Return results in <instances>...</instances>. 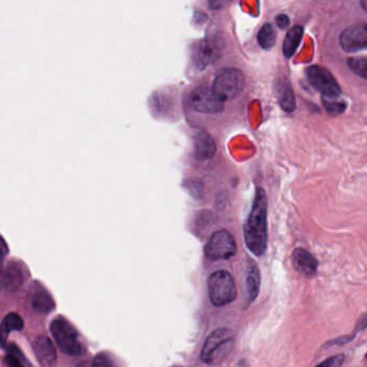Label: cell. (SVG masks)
<instances>
[{"mask_svg":"<svg viewBox=\"0 0 367 367\" xmlns=\"http://www.w3.org/2000/svg\"><path fill=\"white\" fill-rule=\"evenodd\" d=\"M243 237L247 248L256 256L265 254L267 249V198L262 188L256 189L254 204L247 220Z\"/></svg>","mask_w":367,"mask_h":367,"instance_id":"obj_1","label":"cell"},{"mask_svg":"<svg viewBox=\"0 0 367 367\" xmlns=\"http://www.w3.org/2000/svg\"><path fill=\"white\" fill-rule=\"evenodd\" d=\"M234 342L235 338L231 329H216L203 343L201 353V361L207 365L221 363L233 349Z\"/></svg>","mask_w":367,"mask_h":367,"instance_id":"obj_2","label":"cell"},{"mask_svg":"<svg viewBox=\"0 0 367 367\" xmlns=\"http://www.w3.org/2000/svg\"><path fill=\"white\" fill-rule=\"evenodd\" d=\"M208 294L211 303L218 307L235 301L237 296L235 281L227 271H216L208 279Z\"/></svg>","mask_w":367,"mask_h":367,"instance_id":"obj_3","label":"cell"},{"mask_svg":"<svg viewBox=\"0 0 367 367\" xmlns=\"http://www.w3.org/2000/svg\"><path fill=\"white\" fill-rule=\"evenodd\" d=\"M51 333L63 353L70 355H78L82 353L76 329L66 319H54L51 323Z\"/></svg>","mask_w":367,"mask_h":367,"instance_id":"obj_4","label":"cell"},{"mask_svg":"<svg viewBox=\"0 0 367 367\" xmlns=\"http://www.w3.org/2000/svg\"><path fill=\"white\" fill-rule=\"evenodd\" d=\"M245 83L246 80L243 72L237 69H225L218 74L212 89L222 100L226 102L238 96L245 87Z\"/></svg>","mask_w":367,"mask_h":367,"instance_id":"obj_5","label":"cell"},{"mask_svg":"<svg viewBox=\"0 0 367 367\" xmlns=\"http://www.w3.org/2000/svg\"><path fill=\"white\" fill-rule=\"evenodd\" d=\"M237 252L235 239L226 230H220L211 235L205 247V254L212 261L231 259Z\"/></svg>","mask_w":367,"mask_h":367,"instance_id":"obj_6","label":"cell"},{"mask_svg":"<svg viewBox=\"0 0 367 367\" xmlns=\"http://www.w3.org/2000/svg\"><path fill=\"white\" fill-rule=\"evenodd\" d=\"M190 104L194 111L203 114L221 113L225 106V102L208 87H197L190 94Z\"/></svg>","mask_w":367,"mask_h":367,"instance_id":"obj_7","label":"cell"},{"mask_svg":"<svg viewBox=\"0 0 367 367\" xmlns=\"http://www.w3.org/2000/svg\"><path fill=\"white\" fill-rule=\"evenodd\" d=\"M307 77L311 84L320 91L322 97H340L342 94L340 85L332 73L323 67H311L307 70Z\"/></svg>","mask_w":367,"mask_h":367,"instance_id":"obj_8","label":"cell"},{"mask_svg":"<svg viewBox=\"0 0 367 367\" xmlns=\"http://www.w3.org/2000/svg\"><path fill=\"white\" fill-rule=\"evenodd\" d=\"M221 54V41L216 37L207 38L195 47L193 60L199 69H205L209 64L216 62Z\"/></svg>","mask_w":367,"mask_h":367,"instance_id":"obj_9","label":"cell"},{"mask_svg":"<svg viewBox=\"0 0 367 367\" xmlns=\"http://www.w3.org/2000/svg\"><path fill=\"white\" fill-rule=\"evenodd\" d=\"M340 45L348 53L365 49L367 45L366 25H355L347 28L340 36Z\"/></svg>","mask_w":367,"mask_h":367,"instance_id":"obj_10","label":"cell"},{"mask_svg":"<svg viewBox=\"0 0 367 367\" xmlns=\"http://www.w3.org/2000/svg\"><path fill=\"white\" fill-rule=\"evenodd\" d=\"M24 273L18 262H11L0 272V287L3 290L14 292L22 287Z\"/></svg>","mask_w":367,"mask_h":367,"instance_id":"obj_11","label":"cell"},{"mask_svg":"<svg viewBox=\"0 0 367 367\" xmlns=\"http://www.w3.org/2000/svg\"><path fill=\"white\" fill-rule=\"evenodd\" d=\"M216 153V145L214 139L205 131H199L194 137V156L199 161H208Z\"/></svg>","mask_w":367,"mask_h":367,"instance_id":"obj_12","label":"cell"},{"mask_svg":"<svg viewBox=\"0 0 367 367\" xmlns=\"http://www.w3.org/2000/svg\"><path fill=\"white\" fill-rule=\"evenodd\" d=\"M293 265L296 271L306 277H313L317 274L318 261L315 257L303 248L296 249L293 254Z\"/></svg>","mask_w":367,"mask_h":367,"instance_id":"obj_13","label":"cell"},{"mask_svg":"<svg viewBox=\"0 0 367 367\" xmlns=\"http://www.w3.org/2000/svg\"><path fill=\"white\" fill-rule=\"evenodd\" d=\"M30 303L35 311L40 313H50L54 308V300L51 294L38 283H35L30 294Z\"/></svg>","mask_w":367,"mask_h":367,"instance_id":"obj_14","label":"cell"},{"mask_svg":"<svg viewBox=\"0 0 367 367\" xmlns=\"http://www.w3.org/2000/svg\"><path fill=\"white\" fill-rule=\"evenodd\" d=\"M35 353L38 360L45 366H53L56 362V351L52 340L47 336H39L35 343Z\"/></svg>","mask_w":367,"mask_h":367,"instance_id":"obj_15","label":"cell"},{"mask_svg":"<svg viewBox=\"0 0 367 367\" xmlns=\"http://www.w3.org/2000/svg\"><path fill=\"white\" fill-rule=\"evenodd\" d=\"M24 328V321L18 313H10L5 316L0 323V345L5 347L8 343V336L14 331H21Z\"/></svg>","mask_w":367,"mask_h":367,"instance_id":"obj_16","label":"cell"},{"mask_svg":"<svg viewBox=\"0 0 367 367\" xmlns=\"http://www.w3.org/2000/svg\"><path fill=\"white\" fill-rule=\"evenodd\" d=\"M245 283H246V300L248 302L247 305H249L258 298V291H260V273L258 266H249L248 270H247Z\"/></svg>","mask_w":367,"mask_h":367,"instance_id":"obj_17","label":"cell"},{"mask_svg":"<svg viewBox=\"0 0 367 367\" xmlns=\"http://www.w3.org/2000/svg\"><path fill=\"white\" fill-rule=\"evenodd\" d=\"M302 38H303V29L300 26H296L289 30L283 43V53L287 58H290L296 52Z\"/></svg>","mask_w":367,"mask_h":367,"instance_id":"obj_18","label":"cell"},{"mask_svg":"<svg viewBox=\"0 0 367 367\" xmlns=\"http://www.w3.org/2000/svg\"><path fill=\"white\" fill-rule=\"evenodd\" d=\"M279 104L285 112H293L296 108V97L291 86L281 85L278 89Z\"/></svg>","mask_w":367,"mask_h":367,"instance_id":"obj_19","label":"cell"},{"mask_svg":"<svg viewBox=\"0 0 367 367\" xmlns=\"http://www.w3.org/2000/svg\"><path fill=\"white\" fill-rule=\"evenodd\" d=\"M276 39H277V36H276L273 25H264L263 27L260 28V32H258V43L263 49H271L275 45Z\"/></svg>","mask_w":367,"mask_h":367,"instance_id":"obj_20","label":"cell"},{"mask_svg":"<svg viewBox=\"0 0 367 367\" xmlns=\"http://www.w3.org/2000/svg\"><path fill=\"white\" fill-rule=\"evenodd\" d=\"M5 348L8 350L5 361L9 367H26L27 362H26L25 357L16 346L10 344V345H5Z\"/></svg>","mask_w":367,"mask_h":367,"instance_id":"obj_21","label":"cell"},{"mask_svg":"<svg viewBox=\"0 0 367 367\" xmlns=\"http://www.w3.org/2000/svg\"><path fill=\"white\" fill-rule=\"evenodd\" d=\"M323 106L325 110L332 115H338L345 111L347 108L346 104L340 97H322Z\"/></svg>","mask_w":367,"mask_h":367,"instance_id":"obj_22","label":"cell"},{"mask_svg":"<svg viewBox=\"0 0 367 367\" xmlns=\"http://www.w3.org/2000/svg\"><path fill=\"white\" fill-rule=\"evenodd\" d=\"M348 66L355 74L362 79H367V60L366 58H351L348 60Z\"/></svg>","mask_w":367,"mask_h":367,"instance_id":"obj_23","label":"cell"},{"mask_svg":"<svg viewBox=\"0 0 367 367\" xmlns=\"http://www.w3.org/2000/svg\"><path fill=\"white\" fill-rule=\"evenodd\" d=\"M92 367H118L107 353H98L93 360Z\"/></svg>","mask_w":367,"mask_h":367,"instance_id":"obj_24","label":"cell"},{"mask_svg":"<svg viewBox=\"0 0 367 367\" xmlns=\"http://www.w3.org/2000/svg\"><path fill=\"white\" fill-rule=\"evenodd\" d=\"M345 361V355H337L334 357H329L328 360H325L324 362L318 365L317 367H342Z\"/></svg>","mask_w":367,"mask_h":367,"instance_id":"obj_25","label":"cell"},{"mask_svg":"<svg viewBox=\"0 0 367 367\" xmlns=\"http://www.w3.org/2000/svg\"><path fill=\"white\" fill-rule=\"evenodd\" d=\"M276 23H277V25H278V27L281 28V29H285V28L288 27L289 25H290V20H289L288 16L285 14H280L277 16V19H276Z\"/></svg>","mask_w":367,"mask_h":367,"instance_id":"obj_26","label":"cell"},{"mask_svg":"<svg viewBox=\"0 0 367 367\" xmlns=\"http://www.w3.org/2000/svg\"><path fill=\"white\" fill-rule=\"evenodd\" d=\"M227 3L228 0H210V5L214 9H220V8L223 7Z\"/></svg>","mask_w":367,"mask_h":367,"instance_id":"obj_27","label":"cell"},{"mask_svg":"<svg viewBox=\"0 0 367 367\" xmlns=\"http://www.w3.org/2000/svg\"><path fill=\"white\" fill-rule=\"evenodd\" d=\"M3 252H1V249H0V272H1V270H3Z\"/></svg>","mask_w":367,"mask_h":367,"instance_id":"obj_28","label":"cell"}]
</instances>
